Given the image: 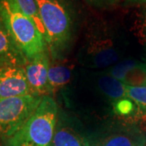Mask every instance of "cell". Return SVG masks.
<instances>
[{
  "mask_svg": "<svg viewBox=\"0 0 146 146\" xmlns=\"http://www.w3.org/2000/svg\"><path fill=\"white\" fill-rule=\"evenodd\" d=\"M44 39L54 61L68 55L74 35V16L68 0H36Z\"/></svg>",
  "mask_w": 146,
  "mask_h": 146,
  "instance_id": "cell-1",
  "label": "cell"
},
{
  "mask_svg": "<svg viewBox=\"0 0 146 146\" xmlns=\"http://www.w3.org/2000/svg\"><path fill=\"white\" fill-rule=\"evenodd\" d=\"M58 106L51 96H44L37 108L7 142L9 146H51L58 120Z\"/></svg>",
  "mask_w": 146,
  "mask_h": 146,
  "instance_id": "cell-2",
  "label": "cell"
},
{
  "mask_svg": "<svg viewBox=\"0 0 146 146\" xmlns=\"http://www.w3.org/2000/svg\"><path fill=\"white\" fill-rule=\"evenodd\" d=\"M0 18L28 62L48 51L44 36L35 24L11 0H0Z\"/></svg>",
  "mask_w": 146,
  "mask_h": 146,
  "instance_id": "cell-3",
  "label": "cell"
},
{
  "mask_svg": "<svg viewBox=\"0 0 146 146\" xmlns=\"http://www.w3.org/2000/svg\"><path fill=\"white\" fill-rule=\"evenodd\" d=\"M43 97L25 95L0 99V136L9 139L29 119Z\"/></svg>",
  "mask_w": 146,
  "mask_h": 146,
  "instance_id": "cell-4",
  "label": "cell"
},
{
  "mask_svg": "<svg viewBox=\"0 0 146 146\" xmlns=\"http://www.w3.org/2000/svg\"><path fill=\"white\" fill-rule=\"evenodd\" d=\"M90 146H145V138L137 123L121 119L88 135Z\"/></svg>",
  "mask_w": 146,
  "mask_h": 146,
  "instance_id": "cell-5",
  "label": "cell"
},
{
  "mask_svg": "<svg viewBox=\"0 0 146 146\" xmlns=\"http://www.w3.org/2000/svg\"><path fill=\"white\" fill-rule=\"evenodd\" d=\"M51 146H90L89 136L77 121L63 113L58 115Z\"/></svg>",
  "mask_w": 146,
  "mask_h": 146,
  "instance_id": "cell-6",
  "label": "cell"
},
{
  "mask_svg": "<svg viewBox=\"0 0 146 146\" xmlns=\"http://www.w3.org/2000/svg\"><path fill=\"white\" fill-rule=\"evenodd\" d=\"M50 64V54L48 51H46L29 61L25 66L30 94L41 97L48 95V72Z\"/></svg>",
  "mask_w": 146,
  "mask_h": 146,
  "instance_id": "cell-7",
  "label": "cell"
},
{
  "mask_svg": "<svg viewBox=\"0 0 146 146\" xmlns=\"http://www.w3.org/2000/svg\"><path fill=\"white\" fill-rule=\"evenodd\" d=\"M29 94L25 67H0V99Z\"/></svg>",
  "mask_w": 146,
  "mask_h": 146,
  "instance_id": "cell-8",
  "label": "cell"
},
{
  "mask_svg": "<svg viewBox=\"0 0 146 146\" xmlns=\"http://www.w3.org/2000/svg\"><path fill=\"white\" fill-rule=\"evenodd\" d=\"M107 74L127 86L146 87V63L125 60L118 63Z\"/></svg>",
  "mask_w": 146,
  "mask_h": 146,
  "instance_id": "cell-9",
  "label": "cell"
},
{
  "mask_svg": "<svg viewBox=\"0 0 146 146\" xmlns=\"http://www.w3.org/2000/svg\"><path fill=\"white\" fill-rule=\"evenodd\" d=\"M27 63L26 58L16 46L0 18V67H25Z\"/></svg>",
  "mask_w": 146,
  "mask_h": 146,
  "instance_id": "cell-10",
  "label": "cell"
},
{
  "mask_svg": "<svg viewBox=\"0 0 146 146\" xmlns=\"http://www.w3.org/2000/svg\"><path fill=\"white\" fill-rule=\"evenodd\" d=\"M72 71L70 68L60 64H50L48 72V95L58 92L70 81Z\"/></svg>",
  "mask_w": 146,
  "mask_h": 146,
  "instance_id": "cell-11",
  "label": "cell"
},
{
  "mask_svg": "<svg viewBox=\"0 0 146 146\" xmlns=\"http://www.w3.org/2000/svg\"><path fill=\"white\" fill-rule=\"evenodd\" d=\"M98 86L100 90L114 102L127 98L125 84L115 77L105 74L99 78Z\"/></svg>",
  "mask_w": 146,
  "mask_h": 146,
  "instance_id": "cell-12",
  "label": "cell"
},
{
  "mask_svg": "<svg viewBox=\"0 0 146 146\" xmlns=\"http://www.w3.org/2000/svg\"><path fill=\"white\" fill-rule=\"evenodd\" d=\"M21 12L29 18L44 36V28L40 19L36 0H11Z\"/></svg>",
  "mask_w": 146,
  "mask_h": 146,
  "instance_id": "cell-13",
  "label": "cell"
},
{
  "mask_svg": "<svg viewBox=\"0 0 146 146\" xmlns=\"http://www.w3.org/2000/svg\"><path fill=\"white\" fill-rule=\"evenodd\" d=\"M126 96L137 106L142 114L146 115V87L125 86Z\"/></svg>",
  "mask_w": 146,
  "mask_h": 146,
  "instance_id": "cell-14",
  "label": "cell"
},
{
  "mask_svg": "<svg viewBox=\"0 0 146 146\" xmlns=\"http://www.w3.org/2000/svg\"><path fill=\"white\" fill-rule=\"evenodd\" d=\"M88 3L96 7H110L119 4L120 0H85Z\"/></svg>",
  "mask_w": 146,
  "mask_h": 146,
  "instance_id": "cell-15",
  "label": "cell"
},
{
  "mask_svg": "<svg viewBox=\"0 0 146 146\" xmlns=\"http://www.w3.org/2000/svg\"><path fill=\"white\" fill-rule=\"evenodd\" d=\"M140 33L145 43H146V6H144V9L141 12L139 21Z\"/></svg>",
  "mask_w": 146,
  "mask_h": 146,
  "instance_id": "cell-16",
  "label": "cell"
},
{
  "mask_svg": "<svg viewBox=\"0 0 146 146\" xmlns=\"http://www.w3.org/2000/svg\"><path fill=\"white\" fill-rule=\"evenodd\" d=\"M120 2L123 3L126 5L146 6V0H120Z\"/></svg>",
  "mask_w": 146,
  "mask_h": 146,
  "instance_id": "cell-17",
  "label": "cell"
},
{
  "mask_svg": "<svg viewBox=\"0 0 146 146\" xmlns=\"http://www.w3.org/2000/svg\"><path fill=\"white\" fill-rule=\"evenodd\" d=\"M138 124L141 126V129L144 132V135H145V146H146V115H141L140 119H139V123Z\"/></svg>",
  "mask_w": 146,
  "mask_h": 146,
  "instance_id": "cell-18",
  "label": "cell"
},
{
  "mask_svg": "<svg viewBox=\"0 0 146 146\" xmlns=\"http://www.w3.org/2000/svg\"><path fill=\"white\" fill-rule=\"evenodd\" d=\"M6 139H3L2 136H0V146H4L5 145Z\"/></svg>",
  "mask_w": 146,
  "mask_h": 146,
  "instance_id": "cell-19",
  "label": "cell"
},
{
  "mask_svg": "<svg viewBox=\"0 0 146 146\" xmlns=\"http://www.w3.org/2000/svg\"><path fill=\"white\" fill-rule=\"evenodd\" d=\"M4 146H9V145L7 144V140H6V142H5V145Z\"/></svg>",
  "mask_w": 146,
  "mask_h": 146,
  "instance_id": "cell-20",
  "label": "cell"
}]
</instances>
